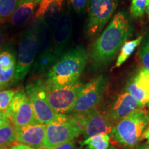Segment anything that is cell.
Returning <instances> with one entry per match:
<instances>
[{
    "instance_id": "cell-1",
    "label": "cell",
    "mask_w": 149,
    "mask_h": 149,
    "mask_svg": "<svg viewBox=\"0 0 149 149\" xmlns=\"http://www.w3.org/2000/svg\"><path fill=\"white\" fill-rule=\"evenodd\" d=\"M133 27L127 13L120 11L95 40L90 56L91 64L97 68L107 66L130 36Z\"/></svg>"
},
{
    "instance_id": "cell-2",
    "label": "cell",
    "mask_w": 149,
    "mask_h": 149,
    "mask_svg": "<svg viewBox=\"0 0 149 149\" xmlns=\"http://www.w3.org/2000/svg\"><path fill=\"white\" fill-rule=\"evenodd\" d=\"M88 59L84 48L78 46L64 53L55 61L46 74L44 80L53 87H64L79 81Z\"/></svg>"
},
{
    "instance_id": "cell-3",
    "label": "cell",
    "mask_w": 149,
    "mask_h": 149,
    "mask_svg": "<svg viewBox=\"0 0 149 149\" xmlns=\"http://www.w3.org/2000/svg\"><path fill=\"white\" fill-rule=\"evenodd\" d=\"M148 123V112L139 109L117 122L113 128V136L122 146L126 148L133 147L144 138Z\"/></svg>"
},
{
    "instance_id": "cell-4",
    "label": "cell",
    "mask_w": 149,
    "mask_h": 149,
    "mask_svg": "<svg viewBox=\"0 0 149 149\" xmlns=\"http://www.w3.org/2000/svg\"><path fill=\"white\" fill-rule=\"evenodd\" d=\"M81 133V124L75 115L57 114L51 122L46 124L44 146L47 149H55L75 139Z\"/></svg>"
},
{
    "instance_id": "cell-5",
    "label": "cell",
    "mask_w": 149,
    "mask_h": 149,
    "mask_svg": "<svg viewBox=\"0 0 149 149\" xmlns=\"http://www.w3.org/2000/svg\"><path fill=\"white\" fill-rule=\"evenodd\" d=\"M37 50L36 30L33 22L26 30L19 44L14 84L21 83L26 77L36 59Z\"/></svg>"
},
{
    "instance_id": "cell-6",
    "label": "cell",
    "mask_w": 149,
    "mask_h": 149,
    "mask_svg": "<svg viewBox=\"0 0 149 149\" xmlns=\"http://www.w3.org/2000/svg\"><path fill=\"white\" fill-rule=\"evenodd\" d=\"M83 84L77 81L74 84L64 87H53L43 80L46 98L52 109L57 114L71 113Z\"/></svg>"
},
{
    "instance_id": "cell-7",
    "label": "cell",
    "mask_w": 149,
    "mask_h": 149,
    "mask_svg": "<svg viewBox=\"0 0 149 149\" xmlns=\"http://www.w3.org/2000/svg\"><path fill=\"white\" fill-rule=\"evenodd\" d=\"M106 82V78L103 75H99L84 84L70 113L81 115L95 109L101 100Z\"/></svg>"
},
{
    "instance_id": "cell-8",
    "label": "cell",
    "mask_w": 149,
    "mask_h": 149,
    "mask_svg": "<svg viewBox=\"0 0 149 149\" xmlns=\"http://www.w3.org/2000/svg\"><path fill=\"white\" fill-rule=\"evenodd\" d=\"M119 0H90L86 31L95 36L103 29L116 10Z\"/></svg>"
},
{
    "instance_id": "cell-9",
    "label": "cell",
    "mask_w": 149,
    "mask_h": 149,
    "mask_svg": "<svg viewBox=\"0 0 149 149\" xmlns=\"http://www.w3.org/2000/svg\"><path fill=\"white\" fill-rule=\"evenodd\" d=\"M37 41V55L34 63L33 70L37 74L48 71L53 65V61L50 56L53 30L49 29L44 22L34 19Z\"/></svg>"
},
{
    "instance_id": "cell-10",
    "label": "cell",
    "mask_w": 149,
    "mask_h": 149,
    "mask_svg": "<svg viewBox=\"0 0 149 149\" xmlns=\"http://www.w3.org/2000/svg\"><path fill=\"white\" fill-rule=\"evenodd\" d=\"M26 93L37 122L46 125L57 117V113L52 109L46 100L43 80L37 79L29 84L26 88Z\"/></svg>"
},
{
    "instance_id": "cell-11",
    "label": "cell",
    "mask_w": 149,
    "mask_h": 149,
    "mask_svg": "<svg viewBox=\"0 0 149 149\" xmlns=\"http://www.w3.org/2000/svg\"><path fill=\"white\" fill-rule=\"evenodd\" d=\"M6 112L14 127H22L38 123L26 91L23 88L17 90Z\"/></svg>"
},
{
    "instance_id": "cell-12",
    "label": "cell",
    "mask_w": 149,
    "mask_h": 149,
    "mask_svg": "<svg viewBox=\"0 0 149 149\" xmlns=\"http://www.w3.org/2000/svg\"><path fill=\"white\" fill-rule=\"evenodd\" d=\"M75 115V114H73ZM81 126L85 139L101 134L113 133V127L111 119L96 109H93L81 115H75Z\"/></svg>"
},
{
    "instance_id": "cell-13",
    "label": "cell",
    "mask_w": 149,
    "mask_h": 149,
    "mask_svg": "<svg viewBox=\"0 0 149 149\" xmlns=\"http://www.w3.org/2000/svg\"><path fill=\"white\" fill-rule=\"evenodd\" d=\"M71 17L68 12H64L61 14L53 30L50 56L54 64L64 53L65 48L71 37Z\"/></svg>"
},
{
    "instance_id": "cell-14",
    "label": "cell",
    "mask_w": 149,
    "mask_h": 149,
    "mask_svg": "<svg viewBox=\"0 0 149 149\" xmlns=\"http://www.w3.org/2000/svg\"><path fill=\"white\" fill-rule=\"evenodd\" d=\"M46 124L37 123L34 124L15 127L16 141L27 145L33 149H38L44 146L46 135Z\"/></svg>"
},
{
    "instance_id": "cell-15",
    "label": "cell",
    "mask_w": 149,
    "mask_h": 149,
    "mask_svg": "<svg viewBox=\"0 0 149 149\" xmlns=\"http://www.w3.org/2000/svg\"><path fill=\"white\" fill-rule=\"evenodd\" d=\"M64 1L65 0H41L34 14V19L41 20L53 30L61 14Z\"/></svg>"
},
{
    "instance_id": "cell-16",
    "label": "cell",
    "mask_w": 149,
    "mask_h": 149,
    "mask_svg": "<svg viewBox=\"0 0 149 149\" xmlns=\"http://www.w3.org/2000/svg\"><path fill=\"white\" fill-rule=\"evenodd\" d=\"M16 57L12 50L0 51V91L14 84Z\"/></svg>"
},
{
    "instance_id": "cell-17",
    "label": "cell",
    "mask_w": 149,
    "mask_h": 149,
    "mask_svg": "<svg viewBox=\"0 0 149 149\" xmlns=\"http://www.w3.org/2000/svg\"><path fill=\"white\" fill-rule=\"evenodd\" d=\"M140 108L141 106L131 95L128 92L123 93L113 104L109 118L111 120L119 122Z\"/></svg>"
},
{
    "instance_id": "cell-18",
    "label": "cell",
    "mask_w": 149,
    "mask_h": 149,
    "mask_svg": "<svg viewBox=\"0 0 149 149\" xmlns=\"http://www.w3.org/2000/svg\"><path fill=\"white\" fill-rule=\"evenodd\" d=\"M41 0H19L12 15L9 18L13 26L19 27L29 21Z\"/></svg>"
},
{
    "instance_id": "cell-19",
    "label": "cell",
    "mask_w": 149,
    "mask_h": 149,
    "mask_svg": "<svg viewBox=\"0 0 149 149\" xmlns=\"http://www.w3.org/2000/svg\"><path fill=\"white\" fill-rule=\"evenodd\" d=\"M143 37L139 36L137 39L133 40L126 42L124 45L122 46L120 49V53L117 57L116 64L115 65V68H118L121 65L123 64L128 59V57L133 54L135 51L136 48L141 43Z\"/></svg>"
},
{
    "instance_id": "cell-20",
    "label": "cell",
    "mask_w": 149,
    "mask_h": 149,
    "mask_svg": "<svg viewBox=\"0 0 149 149\" xmlns=\"http://www.w3.org/2000/svg\"><path fill=\"white\" fill-rule=\"evenodd\" d=\"M15 141V130L11 123L0 126V148H9Z\"/></svg>"
},
{
    "instance_id": "cell-21",
    "label": "cell",
    "mask_w": 149,
    "mask_h": 149,
    "mask_svg": "<svg viewBox=\"0 0 149 149\" xmlns=\"http://www.w3.org/2000/svg\"><path fill=\"white\" fill-rule=\"evenodd\" d=\"M110 137L107 134H101L86 139L83 145L88 149H108L109 146Z\"/></svg>"
},
{
    "instance_id": "cell-22",
    "label": "cell",
    "mask_w": 149,
    "mask_h": 149,
    "mask_svg": "<svg viewBox=\"0 0 149 149\" xmlns=\"http://www.w3.org/2000/svg\"><path fill=\"white\" fill-rule=\"evenodd\" d=\"M126 91V92L131 95L139 102L141 107L149 104V95L135 83L134 80L128 84Z\"/></svg>"
},
{
    "instance_id": "cell-23",
    "label": "cell",
    "mask_w": 149,
    "mask_h": 149,
    "mask_svg": "<svg viewBox=\"0 0 149 149\" xmlns=\"http://www.w3.org/2000/svg\"><path fill=\"white\" fill-rule=\"evenodd\" d=\"M19 0H0V24L9 19Z\"/></svg>"
},
{
    "instance_id": "cell-24",
    "label": "cell",
    "mask_w": 149,
    "mask_h": 149,
    "mask_svg": "<svg viewBox=\"0 0 149 149\" xmlns=\"http://www.w3.org/2000/svg\"><path fill=\"white\" fill-rule=\"evenodd\" d=\"M149 3V0H131L130 11L133 17H140L144 15Z\"/></svg>"
},
{
    "instance_id": "cell-25",
    "label": "cell",
    "mask_w": 149,
    "mask_h": 149,
    "mask_svg": "<svg viewBox=\"0 0 149 149\" xmlns=\"http://www.w3.org/2000/svg\"><path fill=\"white\" fill-rule=\"evenodd\" d=\"M17 90L8 89L0 91V111H6Z\"/></svg>"
},
{
    "instance_id": "cell-26",
    "label": "cell",
    "mask_w": 149,
    "mask_h": 149,
    "mask_svg": "<svg viewBox=\"0 0 149 149\" xmlns=\"http://www.w3.org/2000/svg\"><path fill=\"white\" fill-rule=\"evenodd\" d=\"M133 80L149 95V70L141 68Z\"/></svg>"
},
{
    "instance_id": "cell-27",
    "label": "cell",
    "mask_w": 149,
    "mask_h": 149,
    "mask_svg": "<svg viewBox=\"0 0 149 149\" xmlns=\"http://www.w3.org/2000/svg\"><path fill=\"white\" fill-rule=\"evenodd\" d=\"M139 57L144 68L149 70V31L144 36L139 51Z\"/></svg>"
},
{
    "instance_id": "cell-28",
    "label": "cell",
    "mask_w": 149,
    "mask_h": 149,
    "mask_svg": "<svg viewBox=\"0 0 149 149\" xmlns=\"http://www.w3.org/2000/svg\"><path fill=\"white\" fill-rule=\"evenodd\" d=\"M72 8L77 13L84 10L90 3V0H68Z\"/></svg>"
},
{
    "instance_id": "cell-29",
    "label": "cell",
    "mask_w": 149,
    "mask_h": 149,
    "mask_svg": "<svg viewBox=\"0 0 149 149\" xmlns=\"http://www.w3.org/2000/svg\"><path fill=\"white\" fill-rule=\"evenodd\" d=\"M81 145H83V143L80 144V142H77L75 139H74L68 142L64 143L55 149H81Z\"/></svg>"
},
{
    "instance_id": "cell-30",
    "label": "cell",
    "mask_w": 149,
    "mask_h": 149,
    "mask_svg": "<svg viewBox=\"0 0 149 149\" xmlns=\"http://www.w3.org/2000/svg\"><path fill=\"white\" fill-rule=\"evenodd\" d=\"M10 123L11 122L6 114V112L0 111V126L10 124Z\"/></svg>"
},
{
    "instance_id": "cell-31",
    "label": "cell",
    "mask_w": 149,
    "mask_h": 149,
    "mask_svg": "<svg viewBox=\"0 0 149 149\" xmlns=\"http://www.w3.org/2000/svg\"><path fill=\"white\" fill-rule=\"evenodd\" d=\"M10 149H33L31 147H30L27 145L24 144H17L14 145V146H11Z\"/></svg>"
},
{
    "instance_id": "cell-32",
    "label": "cell",
    "mask_w": 149,
    "mask_h": 149,
    "mask_svg": "<svg viewBox=\"0 0 149 149\" xmlns=\"http://www.w3.org/2000/svg\"><path fill=\"white\" fill-rule=\"evenodd\" d=\"M3 40H4V35H3V32L1 28H0V49H1V47L2 46Z\"/></svg>"
},
{
    "instance_id": "cell-33",
    "label": "cell",
    "mask_w": 149,
    "mask_h": 149,
    "mask_svg": "<svg viewBox=\"0 0 149 149\" xmlns=\"http://www.w3.org/2000/svg\"><path fill=\"white\" fill-rule=\"evenodd\" d=\"M144 138H146L147 140H148V143L149 144V126L146 128V130H145L144 134Z\"/></svg>"
},
{
    "instance_id": "cell-34",
    "label": "cell",
    "mask_w": 149,
    "mask_h": 149,
    "mask_svg": "<svg viewBox=\"0 0 149 149\" xmlns=\"http://www.w3.org/2000/svg\"><path fill=\"white\" fill-rule=\"evenodd\" d=\"M136 149H149V144H141L140 146H139Z\"/></svg>"
},
{
    "instance_id": "cell-35",
    "label": "cell",
    "mask_w": 149,
    "mask_h": 149,
    "mask_svg": "<svg viewBox=\"0 0 149 149\" xmlns=\"http://www.w3.org/2000/svg\"><path fill=\"white\" fill-rule=\"evenodd\" d=\"M146 14H147V15H148V18H149V3H148V7H147V8H146Z\"/></svg>"
},
{
    "instance_id": "cell-36",
    "label": "cell",
    "mask_w": 149,
    "mask_h": 149,
    "mask_svg": "<svg viewBox=\"0 0 149 149\" xmlns=\"http://www.w3.org/2000/svg\"><path fill=\"white\" fill-rule=\"evenodd\" d=\"M38 149H47V148H45V147H44V146H42V147H41V148H38Z\"/></svg>"
},
{
    "instance_id": "cell-37",
    "label": "cell",
    "mask_w": 149,
    "mask_h": 149,
    "mask_svg": "<svg viewBox=\"0 0 149 149\" xmlns=\"http://www.w3.org/2000/svg\"><path fill=\"white\" fill-rule=\"evenodd\" d=\"M108 149H117V148H115V147H113V146H112V147H111V148H109Z\"/></svg>"
},
{
    "instance_id": "cell-38",
    "label": "cell",
    "mask_w": 149,
    "mask_h": 149,
    "mask_svg": "<svg viewBox=\"0 0 149 149\" xmlns=\"http://www.w3.org/2000/svg\"><path fill=\"white\" fill-rule=\"evenodd\" d=\"M0 149H10L9 148H0Z\"/></svg>"
}]
</instances>
